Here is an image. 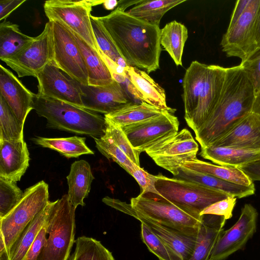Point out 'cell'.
I'll use <instances>...</instances> for the list:
<instances>
[{
    "instance_id": "1",
    "label": "cell",
    "mask_w": 260,
    "mask_h": 260,
    "mask_svg": "<svg viewBox=\"0 0 260 260\" xmlns=\"http://www.w3.org/2000/svg\"><path fill=\"white\" fill-rule=\"evenodd\" d=\"M127 65L147 73L159 68L160 29L116 7L109 14L98 17Z\"/></svg>"
},
{
    "instance_id": "2",
    "label": "cell",
    "mask_w": 260,
    "mask_h": 260,
    "mask_svg": "<svg viewBox=\"0 0 260 260\" xmlns=\"http://www.w3.org/2000/svg\"><path fill=\"white\" fill-rule=\"evenodd\" d=\"M254 95L253 85L240 64L226 68L219 101L195 133L201 148L211 145L237 121L251 112Z\"/></svg>"
},
{
    "instance_id": "3",
    "label": "cell",
    "mask_w": 260,
    "mask_h": 260,
    "mask_svg": "<svg viewBox=\"0 0 260 260\" xmlns=\"http://www.w3.org/2000/svg\"><path fill=\"white\" fill-rule=\"evenodd\" d=\"M32 108L39 116L47 119L48 127L93 138L105 135L107 126L105 117L84 108L36 94Z\"/></svg>"
},
{
    "instance_id": "4",
    "label": "cell",
    "mask_w": 260,
    "mask_h": 260,
    "mask_svg": "<svg viewBox=\"0 0 260 260\" xmlns=\"http://www.w3.org/2000/svg\"><path fill=\"white\" fill-rule=\"evenodd\" d=\"M75 210L68 194L53 202L46 221L48 238L36 260H68L75 242Z\"/></svg>"
},
{
    "instance_id": "5",
    "label": "cell",
    "mask_w": 260,
    "mask_h": 260,
    "mask_svg": "<svg viewBox=\"0 0 260 260\" xmlns=\"http://www.w3.org/2000/svg\"><path fill=\"white\" fill-rule=\"evenodd\" d=\"M155 187L165 200L198 216L207 207L231 196L190 181L157 175Z\"/></svg>"
},
{
    "instance_id": "6",
    "label": "cell",
    "mask_w": 260,
    "mask_h": 260,
    "mask_svg": "<svg viewBox=\"0 0 260 260\" xmlns=\"http://www.w3.org/2000/svg\"><path fill=\"white\" fill-rule=\"evenodd\" d=\"M49 202L48 185L42 180L26 188L19 203L0 219V237L9 253L22 231Z\"/></svg>"
},
{
    "instance_id": "7",
    "label": "cell",
    "mask_w": 260,
    "mask_h": 260,
    "mask_svg": "<svg viewBox=\"0 0 260 260\" xmlns=\"http://www.w3.org/2000/svg\"><path fill=\"white\" fill-rule=\"evenodd\" d=\"M132 206L145 216L190 236H197L202 215H193L164 199L160 194L140 193L131 200Z\"/></svg>"
},
{
    "instance_id": "8",
    "label": "cell",
    "mask_w": 260,
    "mask_h": 260,
    "mask_svg": "<svg viewBox=\"0 0 260 260\" xmlns=\"http://www.w3.org/2000/svg\"><path fill=\"white\" fill-rule=\"evenodd\" d=\"M104 2L95 0H48L45 2L43 7L49 21L62 23L100 53L90 16L92 8Z\"/></svg>"
},
{
    "instance_id": "9",
    "label": "cell",
    "mask_w": 260,
    "mask_h": 260,
    "mask_svg": "<svg viewBox=\"0 0 260 260\" xmlns=\"http://www.w3.org/2000/svg\"><path fill=\"white\" fill-rule=\"evenodd\" d=\"M50 22L52 33V62L81 84L88 85L87 69L71 30L60 22Z\"/></svg>"
},
{
    "instance_id": "10",
    "label": "cell",
    "mask_w": 260,
    "mask_h": 260,
    "mask_svg": "<svg viewBox=\"0 0 260 260\" xmlns=\"http://www.w3.org/2000/svg\"><path fill=\"white\" fill-rule=\"evenodd\" d=\"M174 113L165 110L159 116L121 127L134 148L146 152L178 133L179 122Z\"/></svg>"
},
{
    "instance_id": "11",
    "label": "cell",
    "mask_w": 260,
    "mask_h": 260,
    "mask_svg": "<svg viewBox=\"0 0 260 260\" xmlns=\"http://www.w3.org/2000/svg\"><path fill=\"white\" fill-rule=\"evenodd\" d=\"M19 77L33 76L53 61L51 23L47 22L43 31L15 55L2 60Z\"/></svg>"
},
{
    "instance_id": "12",
    "label": "cell",
    "mask_w": 260,
    "mask_h": 260,
    "mask_svg": "<svg viewBox=\"0 0 260 260\" xmlns=\"http://www.w3.org/2000/svg\"><path fill=\"white\" fill-rule=\"evenodd\" d=\"M259 10L260 0H252L241 17L228 28L220 43L226 56L238 57L244 61L256 54L254 31Z\"/></svg>"
},
{
    "instance_id": "13",
    "label": "cell",
    "mask_w": 260,
    "mask_h": 260,
    "mask_svg": "<svg viewBox=\"0 0 260 260\" xmlns=\"http://www.w3.org/2000/svg\"><path fill=\"white\" fill-rule=\"evenodd\" d=\"M102 201L107 205L131 215L147 226L174 252L181 260H187L194 248L197 236H190L164 225L142 214L131 204L105 197Z\"/></svg>"
},
{
    "instance_id": "14",
    "label": "cell",
    "mask_w": 260,
    "mask_h": 260,
    "mask_svg": "<svg viewBox=\"0 0 260 260\" xmlns=\"http://www.w3.org/2000/svg\"><path fill=\"white\" fill-rule=\"evenodd\" d=\"M199 146L190 132L183 128L174 136L146 151L158 166L175 176L186 161L197 158Z\"/></svg>"
},
{
    "instance_id": "15",
    "label": "cell",
    "mask_w": 260,
    "mask_h": 260,
    "mask_svg": "<svg viewBox=\"0 0 260 260\" xmlns=\"http://www.w3.org/2000/svg\"><path fill=\"white\" fill-rule=\"evenodd\" d=\"M39 97L51 98L83 108V93L80 83L56 66L49 63L38 74Z\"/></svg>"
},
{
    "instance_id": "16",
    "label": "cell",
    "mask_w": 260,
    "mask_h": 260,
    "mask_svg": "<svg viewBox=\"0 0 260 260\" xmlns=\"http://www.w3.org/2000/svg\"><path fill=\"white\" fill-rule=\"evenodd\" d=\"M258 212L251 204H246L241 209L237 221L224 231L219 238L210 260H224L241 249L255 233Z\"/></svg>"
},
{
    "instance_id": "17",
    "label": "cell",
    "mask_w": 260,
    "mask_h": 260,
    "mask_svg": "<svg viewBox=\"0 0 260 260\" xmlns=\"http://www.w3.org/2000/svg\"><path fill=\"white\" fill-rule=\"evenodd\" d=\"M83 93V108L105 115L116 112L135 103L116 81L105 86L84 85L80 83Z\"/></svg>"
},
{
    "instance_id": "18",
    "label": "cell",
    "mask_w": 260,
    "mask_h": 260,
    "mask_svg": "<svg viewBox=\"0 0 260 260\" xmlns=\"http://www.w3.org/2000/svg\"><path fill=\"white\" fill-rule=\"evenodd\" d=\"M226 75V68L208 65L197 107L187 125L194 133L206 121L220 98Z\"/></svg>"
},
{
    "instance_id": "19",
    "label": "cell",
    "mask_w": 260,
    "mask_h": 260,
    "mask_svg": "<svg viewBox=\"0 0 260 260\" xmlns=\"http://www.w3.org/2000/svg\"><path fill=\"white\" fill-rule=\"evenodd\" d=\"M36 94L27 89L10 70L0 65V95L17 119L24 124Z\"/></svg>"
},
{
    "instance_id": "20",
    "label": "cell",
    "mask_w": 260,
    "mask_h": 260,
    "mask_svg": "<svg viewBox=\"0 0 260 260\" xmlns=\"http://www.w3.org/2000/svg\"><path fill=\"white\" fill-rule=\"evenodd\" d=\"M210 146L260 150V117L249 113Z\"/></svg>"
},
{
    "instance_id": "21",
    "label": "cell",
    "mask_w": 260,
    "mask_h": 260,
    "mask_svg": "<svg viewBox=\"0 0 260 260\" xmlns=\"http://www.w3.org/2000/svg\"><path fill=\"white\" fill-rule=\"evenodd\" d=\"M29 153L24 139L0 141V178L16 183L29 167Z\"/></svg>"
},
{
    "instance_id": "22",
    "label": "cell",
    "mask_w": 260,
    "mask_h": 260,
    "mask_svg": "<svg viewBox=\"0 0 260 260\" xmlns=\"http://www.w3.org/2000/svg\"><path fill=\"white\" fill-rule=\"evenodd\" d=\"M225 221L223 216L202 215L194 248L187 260H210L212 251L224 231Z\"/></svg>"
},
{
    "instance_id": "23",
    "label": "cell",
    "mask_w": 260,
    "mask_h": 260,
    "mask_svg": "<svg viewBox=\"0 0 260 260\" xmlns=\"http://www.w3.org/2000/svg\"><path fill=\"white\" fill-rule=\"evenodd\" d=\"M126 77L136 88L142 102L165 110L175 112L166 103L165 89L145 71L127 66L125 68Z\"/></svg>"
},
{
    "instance_id": "24",
    "label": "cell",
    "mask_w": 260,
    "mask_h": 260,
    "mask_svg": "<svg viewBox=\"0 0 260 260\" xmlns=\"http://www.w3.org/2000/svg\"><path fill=\"white\" fill-rule=\"evenodd\" d=\"M174 177L176 179L195 182L239 199L251 196L255 191L254 184L248 186L241 185L182 166L180 167L178 174Z\"/></svg>"
},
{
    "instance_id": "25",
    "label": "cell",
    "mask_w": 260,
    "mask_h": 260,
    "mask_svg": "<svg viewBox=\"0 0 260 260\" xmlns=\"http://www.w3.org/2000/svg\"><path fill=\"white\" fill-rule=\"evenodd\" d=\"M208 65L193 61L186 69L182 82V95L184 107V118L187 123L191 120L197 107Z\"/></svg>"
},
{
    "instance_id": "26",
    "label": "cell",
    "mask_w": 260,
    "mask_h": 260,
    "mask_svg": "<svg viewBox=\"0 0 260 260\" xmlns=\"http://www.w3.org/2000/svg\"><path fill=\"white\" fill-rule=\"evenodd\" d=\"M200 155L220 166L238 168L260 160V150L209 146Z\"/></svg>"
},
{
    "instance_id": "27",
    "label": "cell",
    "mask_w": 260,
    "mask_h": 260,
    "mask_svg": "<svg viewBox=\"0 0 260 260\" xmlns=\"http://www.w3.org/2000/svg\"><path fill=\"white\" fill-rule=\"evenodd\" d=\"M68 184V197L75 209L85 205V198L87 197L91 184L94 179L89 163L84 160L74 162L67 177Z\"/></svg>"
},
{
    "instance_id": "28",
    "label": "cell",
    "mask_w": 260,
    "mask_h": 260,
    "mask_svg": "<svg viewBox=\"0 0 260 260\" xmlns=\"http://www.w3.org/2000/svg\"><path fill=\"white\" fill-rule=\"evenodd\" d=\"M71 31L80 50L87 69L88 85L105 86L111 84L113 79L109 68L100 53L77 34L71 30Z\"/></svg>"
},
{
    "instance_id": "29",
    "label": "cell",
    "mask_w": 260,
    "mask_h": 260,
    "mask_svg": "<svg viewBox=\"0 0 260 260\" xmlns=\"http://www.w3.org/2000/svg\"><path fill=\"white\" fill-rule=\"evenodd\" d=\"M188 30L183 24L174 20L160 29V44L177 66H182V57Z\"/></svg>"
},
{
    "instance_id": "30",
    "label": "cell",
    "mask_w": 260,
    "mask_h": 260,
    "mask_svg": "<svg viewBox=\"0 0 260 260\" xmlns=\"http://www.w3.org/2000/svg\"><path fill=\"white\" fill-rule=\"evenodd\" d=\"M52 203L50 201L21 233L10 249V260L24 259L38 233L45 224Z\"/></svg>"
},
{
    "instance_id": "31",
    "label": "cell",
    "mask_w": 260,
    "mask_h": 260,
    "mask_svg": "<svg viewBox=\"0 0 260 260\" xmlns=\"http://www.w3.org/2000/svg\"><path fill=\"white\" fill-rule=\"evenodd\" d=\"M86 138L78 136L67 138H47L35 137L33 142L37 145L55 150L67 158H77L94 152L85 143Z\"/></svg>"
},
{
    "instance_id": "32",
    "label": "cell",
    "mask_w": 260,
    "mask_h": 260,
    "mask_svg": "<svg viewBox=\"0 0 260 260\" xmlns=\"http://www.w3.org/2000/svg\"><path fill=\"white\" fill-rule=\"evenodd\" d=\"M22 33L19 26L4 20L0 23V59L10 57L23 49L34 40Z\"/></svg>"
},
{
    "instance_id": "33",
    "label": "cell",
    "mask_w": 260,
    "mask_h": 260,
    "mask_svg": "<svg viewBox=\"0 0 260 260\" xmlns=\"http://www.w3.org/2000/svg\"><path fill=\"white\" fill-rule=\"evenodd\" d=\"M182 166L241 185L248 186L254 184L241 170L237 167L213 165L197 158L186 161Z\"/></svg>"
},
{
    "instance_id": "34",
    "label": "cell",
    "mask_w": 260,
    "mask_h": 260,
    "mask_svg": "<svg viewBox=\"0 0 260 260\" xmlns=\"http://www.w3.org/2000/svg\"><path fill=\"white\" fill-rule=\"evenodd\" d=\"M165 111L142 102L133 103L116 112L105 115L104 117L113 123L123 126L159 116Z\"/></svg>"
},
{
    "instance_id": "35",
    "label": "cell",
    "mask_w": 260,
    "mask_h": 260,
    "mask_svg": "<svg viewBox=\"0 0 260 260\" xmlns=\"http://www.w3.org/2000/svg\"><path fill=\"white\" fill-rule=\"evenodd\" d=\"M186 0H139L134 7L126 11L129 14L159 26L162 16L169 10Z\"/></svg>"
},
{
    "instance_id": "36",
    "label": "cell",
    "mask_w": 260,
    "mask_h": 260,
    "mask_svg": "<svg viewBox=\"0 0 260 260\" xmlns=\"http://www.w3.org/2000/svg\"><path fill=\"white\" fill-rule=\"evenodd\" d=\"M75 242V250L68 260H115L112 253L94 238L81 236Z\"/></svg>"
},
{
    "instance_id": "37",
    "label": "cell",
    "mask_w": 260,
    "mask_h": 260,
    "mask_svg": "<svg viewBox=\"0 0 260 260\" xmlns=\"http://www.w3.org/2000/svg\"><path fill=\"white\" fill-rule=\"evenodd\" d=\"M24 124L15 115L0 95V141H17L24 139Z\"/></svg>"
},
{
    "instance_id": "38",
    "label": "cell",
    "mask_w": 260,
    "mask_h": 260,
    "mask_svg": "<svg viewBox=\"0 0 260 260\" xmlns=\"http://www.w3.org/2000/svg\"><path fill=\"white\" fill-rule=\"evenodd\" d=\"M90 19L92 30L100 51L116 64L125 68L127 66L126 63L98 17L91 15Z\"/></svg>"
},
{
    "instance_id": "39",
    "label": "cell",
    "mask_w": 260,
    "mask_h": 260,
    "mask_svg": "<svg viewBox=\"0 0 260 260\" xmlns=\"http://www.w3.org/2000/svg\"><path fill=\"white\" fill-rule=\"evenodd\" d=\"M105 120L107 126L104 136L112 140L134 164L140 166L141 152L133 147L121 126Z\"/></svg>"
},
{
    "instance_id": "40",
    "label": "cell",
    "mask_w": 260,
    "mask_h": 260,
    "mask_svg": "<svg viewBox=\"0 0 260 260\" xmlns=\"http://www.w3.org/2000/svg\"><path fill=\"white\" fill-rule=\"evenodd\" d=\"M93 139L96 147L104 156L116 162L131 174L136 164L112 140L104 136Z\"/></svg>"
},
{
    "instance_id": "41",
    "label": "cell",
    "mask_w": 260,
    "mask_h": 260,
    "mask_svg": "<svg viewBox=\"0 0 260 260\" xmlns=\"http://www.w3.org/2000/svg\"><path fill=\"white\" fill-rule=\"evenodd\" d=\"M141 235L149 250L159 260H181L167 244L143 223L141 224Z\"/></svg>"
},
{
    "instance_id": "42",
    "label": "cell",
    "mask_w": 260,
    "mask_h": 260,
    "mask_svg": "<svg viewBox=\"0 0 260 260\" xmlns=\"http://www.w3.org/2000/svg\"><path fill=\"white\" fill-rule=\"evenodd\" d=\"M23 195L16 183L0 178V219L14 208Z\"/></svg>"
},
{
    "instance_id": "43",
    "label": "cell",
    "mask_w": 260,
    "mask_h": 260,
    "mask_svg": "<svg viewBox=\"0 0 260 260\" xmlns=\"http://www.w3.org/2000/svg\"><path fill=\"white\" fill-rule=\"evenodd\" d=\"M237 198L230 196L205 208L201 213V215L210 214L223 216L227 220L233 216V211L236 204Z\"/></svg>"
},
{
    "instance_id": "44",
    "label": "cell",
    "mask_w": 260,
    "mask_h": 260,
    "mask_svg": "<svg viewBox=\"0 0 260 260\" xmlns=\"http://www.w3.org/2000/svg\"><path fill=\"white\" fill-rule=\"evenodd\" d=\"M138 183L141 187L140 193H152L159 194L156 190L155 184L158 179V176L151 175L135 165L131 174Z\"/></svg>"
},
{
    "instance_id": "45",
    "label": "cell",
    "mask_w": 260,
    "mask_h": 260,
    "mask_svg": "<svg viewBox=\"0 0 260 260\" xmlns=\"http://www.w3.org/2000/svg\"><path fill=\"white\" fill-rule=\"evenodd\" d=\"M240 65L256 91L260 88V52L241 61Z\"/></svg>"
},
{
    "instance_id": "46",
    "label": "cell",
    "mask_w": 260,
    "mask_h": 260,
    "mask_svg": "<svg viewBox=\"0 0 260 260\" xmlns=\"http://www.w3.org/2000/svg\"><path fill=\"white\" fill-rule=\"evenodd\" d=\"M46 240L47 232L45 222L28 249L24 260H36L45 246Z\"/></svg>"
},
{
    "instance_id": "47",
    "label": "cell",
    "mask_w": 260,
    "mask_h": 260,
    "mask_svg": "<svg viewBox=\"0 0 260 260\" xmlns=\"http://www.w3.org/2000/svg\"><path fill=\"white\" fill-rule=\"evenodd\" d=\"M26 0H2L0 1V20H5L9 15Z\"/></svg>"
},
{
    "instance_id": "48",
    "label": "cell",
    "mask_w": 260,
    "mask_h": 260,
    "mask_svg": "<svg viewBox=\"0 0 260 260\" xmlns=\"http://www.w3.org/2000/svg\"><path fill=\"white\" fill-rule=\"evenodd\" d=\"M252 0H239L236 3L228 28L232 27L243 14Z\"/></svg>"
},
{
    "instance_id": "49",
    "label": "cell",
    "mask_w": 260,
    "mask_h": 260,
    "mask_svg": "<svg viewBox=\"0 0 260 260\" xmlns=\"http://www.w3.org/2000/svg\"><path fill=\"white\" fill-rule=\"evenodd\" d=\"M247 177L253 181H260V160L238 167Z\"/></svg>"
},
{
    "instance_id": "50",
    "label": "cell",
    "mask_w": 260,
    "mask_h": 260,
    "mask_svg": "<svg viewBox=\"0 0 260 260\" xmlns=\"http://www.w3.org/2000/svg\"><path fill=\"white\" fill-rule=\"evenodd\" d=\"M254 43L256 53L260 52V10L257 17L255 26Z\"/></svg>"
},
{
    "instance_id": "51",
    "label": "cell",
    "mask_w": 260,
    "mask_h": 260,
    "mask_svg": "<svg viewBox=\"0 0 260 260\" xmlns=\"http://www.w3.org/2000/svg\"><path fill=\"white\" fill-rule=\"evenodd\" d=\"M251 112L260 117V88L255 92Z\"/></svg>"
},
{
    "instance_id": "52",
    "label": "cell",
    "mask_w": 260,
    "mask_h": 260,
    "mask_svg": "<svg viewBox=\"0 0 260 260\" xmlns=\"http://www.w3.org/2000/svg\"><path fill=\"white\" fill-rule=\"evenodd\" d=\"M0 260H10L9 252L1 237H0Z\"/></svg>"
},
{
    "instance_id": "53",
    "label": "cell",
    "mask_w": 260,
    "mask_h": 260,
    "mask_svg": "<svg viewBox=\"0 0 260 260\" xmlns=\"http://www.w3.org/2000/svg\"><path fill=\"white\" fill-rule=\"evenodd\" d=\"M103 5L106 10H113L117 7L118 5V1L116 0L104 1Z\"/></svg>"
}]
</instances>
